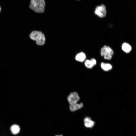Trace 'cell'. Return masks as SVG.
<instances>
[{
	"label": "cell",
	"mask_w": 136,
	"mask_h": 136,
	"mask_svg": "<svg viewBox=\"0 0 136 136\" xmlns=\"http://www.w3.org/2000/svg\"><path fill=\"white\" fill-rule=\"evenodd\" d=\"M84 63L85 66L88 69H91L94 66L90 60H86Z\"/></svg>",
	"instance_id": "12"
},
{
	"label": "cell",
	"mask_w": 136,
	"mask_h": 136,
	"mask_svg": "<svg viewBox=\"0 0 136 136\" xmlns=\"http://www.w3.org/2000/svg\"><path fill=\"white\" fill-rule=\"evenodd\" d=\"M84 125L85 127L87 128H91L93 127L95 122L92 120L89 117H85L84 119Z\"/></svg>",
	"instance_id": "6"
},
{
	"label": "cell",
	"mask_w": 136,
	"mask_h": 136,
	"mask_svg": "<svg viewBox=\"0 0 136 136\" xmlns=\"http://www.w3.org/2000/svg\"><path fill=\"white\" fill-rule=\"evenodd\" d=\"M44 0H30V8L36 12L42 13L44 11Z\"/></svg>",
	"instance_id": "1"
},
{
	"label": "cell",
	"mask_w": 136,
	"mask_h": 136,
	"mask_svg": "<svg viewBox=\"0 0 136 136\" xmlns=\"http://www.w3.org/2000/svg\"><path fill=\"white\" fill-rule=\"evenodd\" d=\"M1 8L0 7V11H1Z\"/></svg>",
	"instance_id": "15"
},
{
	"label": "cell",
	"mask_w": 136,
	"mask_h": 136,
	"mask_svg": "<svg viewBox=\"0 0 136 136\" xmlns=\"http://www.w3.org/2000/svg\"><path fill=\"white\" fill-rule=\"evenodd\" d=\"M67 99L70 105H71L77 103L80 99V97L78 94L74 92L69 94L67 97Z\"/></svg>",
	"instance_id": "5"
},
{
	"label": "cell",
	"mask_w": 136,
	"mask_h": 136,
	"mask_svg": "<svg viewBox=\"0 0 136 136\" xmlns=\"http://www.w3.org/2000/svg\"><path fill=\"white\" fill-rule=\"evenodd\" d=\"M100 53L101 55L103 56L105 59L110 60L112 59L114 52L110 47L105 45L101 48Z\"/></svg>",
	"instance_id": "3"
},
{
	"label": "cell",
	"mask_w": 136,
	"mask_h": 136,
	"mask_svg": "<svg viewBox=\"0 0 136 136\" xmlns=\"http://www.w3.org/2000/svg\"><path fill=\"white\" fill-rule=\"evenodd\" d=\"M55 136H63L62 135H55Z\"/></svg>",
	"instance_id": "14"
},
{
	"label": "cell",
	"mask_w": 136,
	"mask_h": 136,
	"mask_svg": "<svg viewBox=\"0 0 136 136\" xmlns=\"http://www.w3.org/2000/svg\"><path fill=\"white\" fill-rule=\"evenodd\" d=\"M20 129L19 126L16 124L12 125L10 128L12 134L13 135L18 134L20 132Z\"/></svg>",
	"instance_id": "8"
},
{
	"label": "cell",
	"mask_w": 136,
	"mask_h": 136,
	"mask_svg": "<svg viewBox=\"0 0 136 136\" xmlns=\"http://www.w3.org/2000/svg\"><path fill=\"white\" fill-rule=\"evenodd\" d=\"M95 13L100 18H103L106 15L107 11L106 7L103 4L97 6L95 8Z\"/></svg>",
	"instance_id": "4"
},
{
	"label": "cell",
	"mask_w": 136,
	"mask_h": 136,
	"mask_svg": "<svg viewBox=\"0 0 136 136\" xmlns=\"http://www.w3.org/2000/svg\"><path fill=\"white\" fill-rule=\"evenodd\" d=\"M90 60L92 62V63L94 65H95L96 64V61L95 59L93 58H92L91 59H90Z\"/></svg>",
	"instance_id": "13"
},
{
	"label": "cell",
	"mask_w": 136,
	"mask_h": 136,
	"mask_svg": "<svg viewBox=\"0 0 136 136\" xmlns=\"http://www.w3.org/2000/svg\"><path fill=\"white\" fill-rule=\"evenodd\" d=\"M122 49L124 52L128 53L131 51L132 48L129 44L126 43H124L122 45Z\"/></svg>",
	"instance_id": "10"
},
{
	"label": "cell",
	"mask_w": 136,
	"mask_h": 136,
	"mask_svg": "<svg viewBox=\"0 0 136 136\" xmlns=\"http://www.w3.org/2000/svg\"><path fill=\"white\" fill-rule=\"evenodd\" d=\"M101 66V68L104 71H108L111 70L112 68V65L110 64L102 62Z\"/></svg>",
	"instance_id": "11"
},
{
	"label": "cell",
	"mask_w": 136,
	"mask_h": 136,
	"mask_svg": "<svg viewBox=\"0 0 136 136\" xmlns=\"http://www.w3.org/2000/svg\"><path fill=\"white\" fill-rule=\"evenodd\" d=\"M86 56L84 53L80 52L77 54L75 57L76 60L80 62H83L85 59Z\"/></svg>",
	"instance_id": "9"
},
{
	"label": "cell",
	"mask_w": 136,
	"mask_h": 136,
	"mask_svg": "<svg viewBox=\"0 0 136 136\" xmlns=\"http://www.w3.org/2000/svg\"><path fill=\"white\" fill-rule=\"evenodd\" d=\"M29 37L32 40L36 41L38 45L42 46L45 44L46 39L44 35L40 31H32L30 34Z\"/></svg>",
	"instance_id": "2"
},
{
	"label": "cell",
	"mask_w": 136,
	"mask_h": 136,
	"mask_svg": "<svg viewBox=\"0 0 136 136\" xmlns=\"http://www.w3.org/2000/svg\"><path fill=\"white\" fill-rule=\"evenodd\" d=\"M83 107V104L80 103L78 104L77 103L70 105L69 108L70 110L72 112L75 111L76 110L80 109Z\"/></svg>",
	"instance_id": "7"
}]
</instances>
